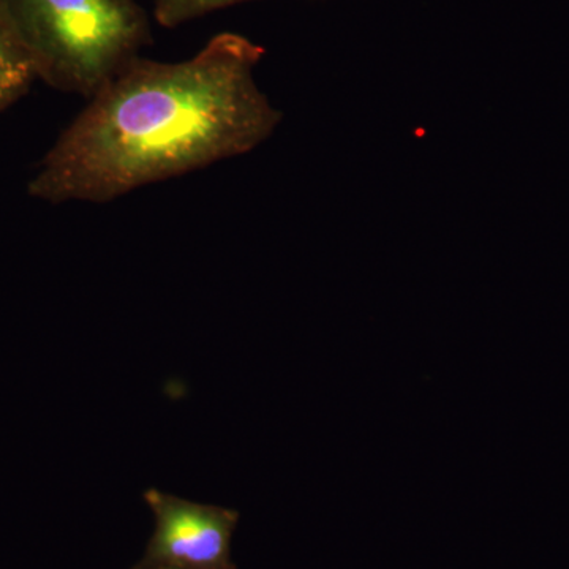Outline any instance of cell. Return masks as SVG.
I'll return each instance as SVG.
<instances>
[{"label": "cell", "instance_id": "cell-6", "mask_svg": "<svg viewBox=\"0 0 569 569\" xmlns=\"http://www.w3.org/2000/svg\"><path fill=\"white\" fill-rule=\"evenodd\" d=\"M132 569H167V568H159V567H144V565L137 563Z\"/></svg>", "mask_w": 569, "mask_h": 569}, {"label": "cell", "instance_id": "cell-1", "mask_svg": "<svg viewBox=\"0 0 569 569\" xmlns=\"http://www.w3.org/2000/svg\"><path fill=\"white\" fill-rule=\"evenodd\" d=\"M260 58L261 48L230 32L186 61L140 56L59 134L29 194L52 204L110 203L252 151L280 119L254 81Z\"/></svg>", "mask_w": 569, "mask_h": 569}, {"label": "cell", "instance_id": "cell-2", "mask_svg": "<svg viewBox=\"0 0 569 569\" xmlns=\"http://www.w3.org/2000/svg\"><path fill=\"white\" fill-rule=\"evenodd\" d=\"M37 80L91 99L148 40L133 0H0Z\"/></svg>", "mask_w": 569, "mask_h": 569}, {"label": "cell", "instance_id": "cell-3", "mask_svg": "<svg viewBox=\"0 0 569 569\" xmlns=\"http://www.w3.org/2000/svg\"><path fill=\"white\" fill-rule=\"evenodd\" d=\"M144 500L156 529L138 563L167 569H238L231 559V539L238 527L236 509L194 503L148 489Z\"/></svg>", "mask_w": 569, "mask_h": 569}, {"label": "cell", "instance_id": "cell-4", "mask_svg": "<svg viewBox=\"0 0 569 569\" xmlns=\"http://www.w3.org/2000/svg\"><path fill=\"white\" fill-rule=\"evenodd\" d=\"M36 80L31 58L0 7V112L26 96Z\"/></svg>", "mask_w": 569, "mask_h": 569}, {"label": "cell", "instance_id": "cell-5", "mask_svg": "<svg viewBox=\"0 0 569 569\" xmlns=\"http://www.w3.org/2000/svg\"><path fill=\"white\" fill-rule=\"evenodd\" d=\"M238 2L244 0H157L156 20L164 28H176Z\"/></svg>", "mask_w": 569, "mask_h": 569}]
</instances>
